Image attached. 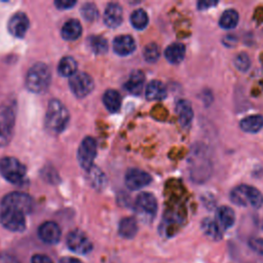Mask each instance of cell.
Listing matches in <instances>:
<instances>
[{"label":"cell","instance_id":"cell-1","mask_svg":"<svg viewBox=\"0 0 263 263\" xmlns=\"http://www.w3.org/2000/svg\"><path fill=\"white\" fill-rule=\"evenodd\" d=\"M70 114L62 102L53 99L49 102L45 114V127L52 134L62 133L68 125Z\"/></svg>","mask_w":263,"mask_h":263},{"label":"cell","instance_id":"cell-2","mask_svg":"<svg viewBox=\"0 0 263 263\" xmlns=\"http://www.w3.org/2000/svg\"><path fill=\"white\" fill-rule=\"evenodd\" d=\"M51 81V72L47 65L37 63L33 65L26 76L27 88L35 93L43 92L47 89Z\"/></svg>","mask_w":263,"mask_h":263},{"label":"cell","instance_id":"cell-3","mask_svg":"<svg viewBox=\"0 0 263 263\" xmlns=\"http://www.w3.org/2000/svg\"><path fill=\"white\" fill-rule=\"evenodd\" d=\"M230 200L240 206L250 204L255 209H259L263 204V195L261 192L249 185H239L233 188L229 194Z\"/></svg>","mask_w":263,"mask_h":263},{"label":"cell","instance_id":"cell-4","mask_svg":"<svg viewBox=\"0 0 263 263\" xmlns=\"http://www.w3.org/2000/svg\"><path fill=\"white\" fill-rule=\"evenodd\" d=\"M0 174L12 184H21L26 176V167L14 157H4L0 160Z\"/></svg>","mask_w":263,"mask_h":263},{"label":"cell","instance_id":"cell-5","mask_svg":"<svg viewBox=\"0 0 263 263\" xmlns=\"http://www.w3.org/2000/svg\"><path fill=\"white\" fill-rule=\"evenodd\" d=\"M33 208V198L24 192H11L5 195L1 202V209H13L24 214L31 213Z\"/></svg>","mask_w":263,"mask_h":263},{"label":"cell","instance_id":"cell-6","mask_svg":"<svg viewBox=\"0 0 263 263\" xmlns=\"http://www.w3.org/2000/svg\"><path fill=\"white\" fill-rule=\"evenodd\" d=\"M14 127V111L10 106H0V147L7 145L12 136Z\"/></svg>","mask_w":263,"mask_h":263},{"label":"cell","instance_id":"cell-7","mask_svg":"<svg viewBox=\"0 0 263 263\" xmlns=\"http://www.w3.org/2000/svg\"><path fill=\"white\" fill-rule=\"evenodd\" d=\"M135 209L142 220H151L157 212L156 198L149 192H142L137 196Z\"/></svg>","mask_w":263,"mask_h":263},{"label":"cell","instance_id":"cell-8","mask_svg":"<svg viewBox=\"0 0 263 263\" xmlns=\"http://www.w3.org/2000/svg\"><path fill=\"white\" fill-rule=\"evenodd\" d=\"M23 212L13 209H1L0 222L4 228L10 231L20 232L26 228V219Z\"/></svg>","mask_w":263,"mask_h":263},{"label":"cell","instance_id":"cell-9","mask_svg":"<svg viewBox=\"0 0 263 263\" xmlns=\"http://www.w3.org/2000/svg\"><path fill=\"white\" fill-rule=\"evenodd\" d=\"M92 78L84 72H76L70 77L69 86L75 97L82 99L89 95L93 89Z\"/></svg>","mask_w":263,"mask_h":263},{"label":"cell","instance_id":"cell-10","mask_svg":"<svg viewBox=\"0 0 263 263\" xmlns=\"http://www.w3.org/2000/svg\"><path fill=\"white\" fill-rule=\"evenodd\" d=\"M97 155V142L92 137H86L82 140L78 151L77 159L81 167L89 170L92 166V162Z\"/></svg>","mask_w":263,"mask_h":263},{"label":"cell","instance_id":"cell-11","mask_svg":"<svg viewBox=\"0 0 263 263\" xmlns=\"http://www.w3.org/2000/svg\"><path fill=\"white\" fill-rule=\"evenodd\" d=\"M67 246L72 252L80 255L88 254L92 250L91 241L89 240L87 235L79 229L72 230L68 234Z\"/></svg>","mask_w":263,"mask_h":263},{"label":"cell","instance_id":"cell-12","mask_svg":"<svg viewBox=\"0 0 263 263\" xmlns=\"http://www.w3.org/2000/svg\"><path fill=\"white\" fill-rule=\"evenodd\" d=\"M125 185L130 190H139L151 183V176L139 168H129L125 174Z\"/></svg>","mask_w":263,"mask_h":263},{"label":"cell","instance_id":"cell-13","mask_svg":"<svg viewBox=\"0 0 263 263\" xmlns=\"http://www.w3.org/2000/svg\"><path fill=\"white\" fill-rule=\"evenodd\" d=\"M61 228L60 226L52 221H47L42 223L38 228L39 238L48 245H55L61 239Z\"/></svg>","mask_w":263,"mask_h":263},{"label":"cell","instance_id":"cell-14","mask_svg":"<svg viewBox=\"0 0 263 263\" xmlns=\"http://www.w3.org/2000/svg\"><path fill=\"white\" fill-rule=\"evenodd\" d=\"M29 29V18L23 12H17L13 14L8 22L9 33L17 38L24 37Z\"/></svg>","mask_w":263,"mask_h":263},{"label":"cell","instance_id":"cell-15","mask_svg":"<svg viewBox=\"0 0 263 263\" xmlns=\"http://www.w3.org/2000/svg\"><path fill=\"white\" fill-rule=\"evenodd\" d=\"M176 112L178 115L179 123L183 128L190 126L193 118V110L191 103L187 100H180L176 104Z\"/></svg>","mask_w":263,"mask_h":263},{"label":"cell","instance_id":"cell-16","mask_svg":"<svg viewBox=\"0 0 263 263\" xmlns=\"http://www.w3.org/2000/svg\"><path fill=\"white\" fill-rule=\"evenodd\" d=\"M104 23L110 28H116L122 23V8L118 3H110L104 12Z\"/></svg>","mask_w":263,"mask_h":263},{"label":"cell","instance_id":"cell-17","mask_svg":"<svg viewBox=\"0 0 263 263\" xmlns=\"http://www.w3.org/2000/svg\"><path fill=\"white\" fill-rule=\"evenodd\" d=\"M113 49L119 55H128L136 49V42L129 35H120L113 40Z\"/></svg>","mask_w":263,"mask_h":263},{"label":"cell","instance_id":"cell-18","mask_svg":"<svg viewBox=\"0 0 263 263\" xmlns=\"http://www.w3.org/2000/svg\"><path fill=\"white\" fill-rule=\"evenodd\" d=\"M144 82H145L144 73L140 70H136V71H133L132 74L129 75L128 79L124 84V88L133 95H140L143 89Z\"/></svg>","mask_w":263,"mask_h":263},{"label":"cell","instance_id":"cell-19","mask_svg":"<svg viewBox=\"0 0 263 263\" xmlns=\"http://www.w3.org/2000/svg\"><path fill=\"white\" fill-rule=\"evenodd\" d=\"M185 52H186V49L183 43L174 42L165 48L164 55H165V59L171 64H179L183 61L185 57Z\"/></svg>","mask_w":263,"mask_h":263},{"label":"cell","instance_id":"cell-20","mask_svg":"<svg viewBox=\"0 0 263 263\" xmlns=\"http://www.w3.org/2000/svg\"><path fill=\"white\" fill-rule=\"evenodd\" d=\"M81 32H82V28H81V25L80 23L75 20V18H72V20H69L67 21L62 30H61V34H62V37L65 39V40H70V41H73V40H76L78 37H80L81 35Z\"/></svg>","mask_w":263,"mask_h":263},{"label":"cell","instance_id":"cell-21","mask_svg":"<svg viewBox=\"0 0 263 263\" xmlns=\"http://www.w3.org/2000/svg\"><path fill=\"white\" fill-rule=\"evenodd\" d=\"M145 96L149 101L162 100L166 97V88L162 82L158 80H152L146 86Z\"/></svg>","mask_w":263,"mask_h":263},{"label":"cell","instance_id":"cell-22","mask_svg":"<svg viewBox=\"0 0 263 263\" xmlns=\"http://www.w3.org/2000/svg\"><path fill=\"white\" fill-rule=\"evenodd\" d=\"M239 126L246 133H249V134L258 133L263 127V116L259 114L247 116L240 120Z\"/></svg>","mask_w":263,"mask_h":263},{"label":"cell","instance_id":"cell-23","mask_svg":"<svg viewBox=\"0 0 263 263\" xmlns=\"http://www.w3.org/2000/svg\"><path fill=\"white\" fill-rule=\"evenodd\" d=\"M138 231V224L135 218L125 217L120 220L118 225V233L124 238H133Z\"/></svg>","mask_w":263,"mask_h":263},{"label":"cell","instance_id":"cell-24","mask_svg":"<svg viewBox=\"0 0 263 263\" xmlns=\"http://www.w3.org/2000/svg\"><path fill=\"white\" fill-rule=\"evenodd\" d=\"M201 230L209 238L213 240H220L222 238V232L215 220L212 218H204L200 224Z\"/></svg>","mask_w":263,"mask_h":263},{"label":"cell","instance_id":"cell-25","mask_svg":"<svg viewBox=\"0 0 263 263\" xmlns=\"http://www.w3.org/2000/svg\"><path fill=\"white\" fill-rule=\"evenodd\" d=\"M103 103L108 111H110L111 113H115L120 109L121 97L118 91L114 89H108L103 95Z\"/></svg>","mask_w":263,"mask_h":263},{"label":"cell","instance_id":"cell-26","mask_svg":"<svg viewBox=\"0 0 263 263\" xmlns=\"http://www.w3.org/2000/svg\"><path fill=\"white\" fill-rule=\"evenodd\" d=\"M218 219L223 229H228L233 226L235 222L234 211L227 205H222L218 210Z\"/></svg>","mask_w":263,"mask_h":263},{"label":"cell","instance_id":"cell-27","mask_svg":"<svg viewBox=\"0 0 263 263\" xmlns=\"http://www.w3.org/2000/svg\"><path fill=\"white\" fill-rule=\"evenodd\" d=\"M238 20H239V16L235 9H231V8L226 9L225 11H223V13L220 16L219 25L221 28L225 30H230L236 27Z\"/></svg>","mask_w":263,"mask_h":263},{"label":"cell","instance_id":"cell-28","mask_svg":"<svg viewBox=\"0 0 263 263\" xmlns=\"http://www.w3.org/2000/svg\"><path fill=\"white\" fill-rule=\"evenodd\" d=\"M77 63L72 57L63 58L58 66V72L64 77H71L76 73Z\"/></svg>","mask_w":263,"mask_h":263},{"label":"cell","instance_id":"cell-29","mask_svg":"<svg viewBox=\"0 0 263 263\" xmlns=\"http://www.w3.org/2000/svg\"><path fill=\"white\" fill-rule=\"evenodd\" d=\"M87 171H88V180L91 186L97 189L104 188L106 185V178L103 172H101L98 167L93 165Z\"/></svg>","mask_w":263,"mask_h":263},{"label":"cell","instance_id":"cell-30","mask_svg":"<svg viewBox=\"0 0 263 263\" xmlns=\"http://www.w3.org/2000/svg\"><path fill=\"white\" fill-rule=\"evenodd\" d=\"M148 22H149L148 14L143 9H136L130 14V23L135 29H138V30L145 29L148 25Z\"/></svg>","mask_w":263,"mask_h":263},{"label":"cell","instance_id":"cell-31","mask_svg":"<svg viewBox=\"0 0 263 263\" xmlns=\"http://www.w3.org/2000/svg\"><path fill=\"white\" fill-rule=\"evenodd\" d=\"M90 49L97 54H103L108 50V42L102 36H90L88 38Z\"/></svg>","mask_w":263,"mask_h":263},{"label":"cell","instance_id":"cell-32","mask_svg":"<svg viewBox=\"0 0 263 263\" xmlns=\"http://www.w3.org/2000/svg\"><path fill=\"white\" fill-rule=\"evenodd\" d=\"M143 55H144V59L149 63L156 62L160 55L159 46L154 42L147 44L143 50Z\"/></svg>","mask_w":263,"mask_h":263},{"label":"cell","instance_id":"cell-33","mask_svg":"<svg viewBox=\"0 0 263 263\" xmlns=\"http://www.w3.org/2000/svg\"><path fill=\"white\" fill-rule=\"evenodd\" d=\"M81 14L86 21L93 22L98 18L99 11L93 3H85L81 7Z\"/></svg>","mask_w":263,"mask_h":263},{"label":"cell","instance_id":"cell-34","mask_svg":"<svg viewBox=\"0 0 263 263\" xmlns=\"http://www.w3.org/2000/svg\"><path fill=\"white\" fill-rule=\"evenodd\" d=\"M234 66L237 70L241 72H246L250 69L251 60L246 52H239L234 58Z\"/></svg>","mask_w":263,"mask_h":263},{"label":"cell","instance_id":"cell-35","mask_svg":"<svg viewBox=\"0 0 263 263\" xmlns=\"http://www.w3.org/2000/svg\"><path fill=\"white\" fill-rule=\"evenodd\" d=\"M249 247L257 254L263 255V238L252 237L249 239Z\"/></svg>","mask_w":263,"mask_h":263},{"label":"cell","instance_id":"cell-36","mask_svg":"<svg viewBox=\"0 0 263 263\" xmlns=\"http://www.w3.org/2000/svg\"><path fill=\"white\" fill-rule=\"evenodd\" d=\"M31 263H53V261L44 254H35L31 258Z\"/></svg>","mask_w":263,"mask_h":263},{"label":"cell","instance_id":"cell-37","mask_svg":"<svg viewBox=\"0 0 263 263\" xmlns=\"http://www.w3.org/2000/svg\"><path fill=\"white\" fill-rule=\"evenodd\" d=\"M76 4V1L74 0H57L54 2V5L59 9H69L73 7Z\"/></svg>","mask_w":263,"mask_h":263},{"label":"cell","instance_id":"cell-38","mask_svg":"<svg viewBox=\"0 0 263 263\" xmlns=\"http://www.w3.org/2000/svg\"><path fill=\"white\" fill-rule=\"evenodd\" d=\"M0 263H20L18 260L7 253H1L0 254Z\"/></svg>","mask_w":263,"mask_h":263},{"label":"cell","instance_id":"cell-39","mask_svg":"<svg viewBox=\"0 0 263 263\" xmlns=\"http://www.w3.org/2000/svg\"><path fill=\"white\" fill-rule=\"evenodd\" d=\"M217 4L216 1H210V0H205V1H199L197 3V7L198 9H208L210 6H213Z\"/></svg>","mask_w":263,"mask_h":263},{"label":"cell","instance_id":"cell-40","mask_svg":"<svg viewBox=\"0 0 263 263\" xmlns=\"http://www.w3.org/2000/svg\"><path fill=\"white\" fill-rule=\"evenodd\" d=\"M59 263H82L80 260L76 259V258H72V257H64L62 258Z\"/></svg>","mask_w":263,"mask_h":263},{"label":"cell","instance_id":"cell-41","mask_svg":"<svg viewBox=\"0 0 263 263\" xmlns=\"http://www.w3.org/2000/svg\"><path fill=\"white\" fill-rule=\"evenodd\" d=\"M228 40V41H225L224 43H226L228 46H232V45H234V43L236 42V38L235 37H233V36H228L227 38H225V40Z\"/></svg>","mask_w":263,"mask_h":263}]
</instances>
